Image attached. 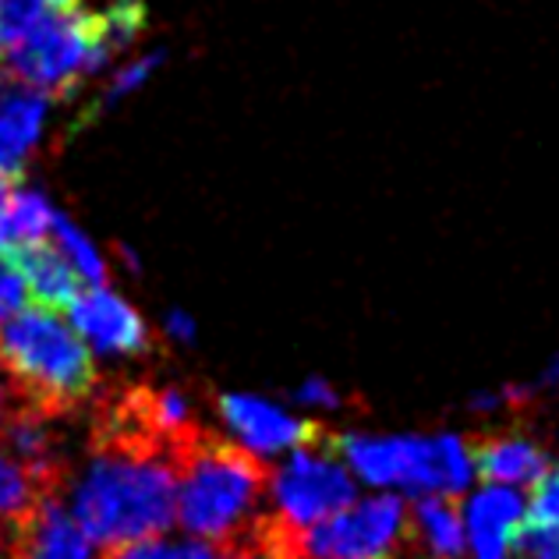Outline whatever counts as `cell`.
Listing matches in <instances>:
<instances>
[{"instance_id":"cell-1","label":"cell","mask_w":559,"mask_h":559,"mask_svg":"<svg viewBox=\"0 0 559 559\" xmlns=\"http://www.w3.org/2000/svg\"><path fill=\"white\" fill-rule=\"evenodd\" d=\"M174 518L188 535L213 549L255 532V524L270 513V464L202 425L174 453Z\"/></svg>"},{"instance_id":"cell-2","label":"cell","mask_w":559,"mask_h":559,"mask_svg":"<svg viewBox=\"0 0 559 559\" xmlns=\"http://www.w3.org/2000/svg\"><path fill=\"white\" fill-rule=\"evenodd\" d=\"M174 499H178V475L170 461L96 450L75 489V521L90 542L114 549L164 535L174 524Z\"/></svg>"},{"instance_id":"cell-3","label":"cell","mask_w":559,"mask_h":559,"mask_svg":"<svg viewBox=\"0 0 559 559\" xmlns=\"http://www.w3.org/2000/svg\"><path fill=\"white\" fill-rule=\"evenodd\" d=\"M0 365L19 404L47 418L82 407L96 390L90 347L50 308H19L0 322Z\"/></svg>"},{"instance_id":"cell-4","label":"cell","mask_w":559,"mask_h":559,"mask_svg":"<svg viewBox=\"0 0 559 559\" xmlns=\"http://www.w3.org/2000/svg\"><path fill=\"white\" fill-rule=\"evenodd\" d=\"M103 64L107 61L96 50L93 14L79 4H50L33 28H25L19 39L8 43V71L47 96H68Z\"/></svg>"},{"instance_id":"cell-5","label":"cell","mask_w":559,"mask_h":559,"mask_svg":"<svg viewBox=\"0 0 559 559\" xmlns=\"http://www.w3.org/2000/svg\"><path fill=\"white\" fill-rule=\"evenodd\" d=\"M273 513L294 532L333 518L355 503V478L341 464V436H322L319 443L290 450V461L270 481Z\"/></svg>"},{"instance_id":"cell-6","label":"cell","mask_w":559,"mask_h":559,"mask_svg":"<svg viewBox=\"0 0 559 559\" xmlns=\"http://www.w3.org/2000/svg\"><path fill=\"white\" fill-rule=\"evenodd\" d=\"M407 542V503L372 496L301 532L298 559H396Z\"/></svg>"},{"instance_id":"cell-7","label":"cell","mask_w":559,"mask_h":559,"mask_svg":"<svg viewBox=\"0 0 559 559\" xmlns=\"http://www.w3.org/2000/svg\"><path fill=\"white\" fill-rule=\"evenodd\" d=\"M347 464L372 485H401L432 496V439H341Z\"/></svg>"},{"instance_id":"cell-8","label":"cell","mask_w":559,"mask_h":559,"mask_svg":"<svg viewBox=\"0 0 559 559\" xmlns=\"http://www.w3.org/2000/svg\"><path fill=\"white\" fill-rule=\"evenodd\" d=\"M68 312L75 322V333H82L103 355H142V350H150V330H145L142 316L107 287L82 290L68 305Z\"/></svg>"},{"instance_id":"cell-9","label":"cell","mask_w":559,"mask_h":559,"mask_svg":"<svg viewBox=\"0 0 559 559\" xmlns=\"http://www.w3.org/2000/svg\"><path fill=\"white\" fill-rule=\"evenodd\" d=\"M50 96L0 68V178H22L25 159L43 131Z\"/></svg>"},{"instance_id":"cell-10","label":"cell","mask_w":559,"mask_h":559,"mask_svg":"<svg viewBox=\"0 0 559 559\" xmlns=\"http://www.w3.org/2000/svg\"><path fill=\"white\" fill-rule=\"evenodd\" d=\"M219 415L230 425L234 432L245 439V447H252L259 453H280V450H298L308 443H319L322 436H330L326 425L316 421H298L280 415L276 407L255 396H219Z\"/></svg>"},{"instance_id":"cell-11","label":"cell","mask_w":559,"mask_h":559,"mask_svg":"<svg viewBox=\"0 0 559 559\" xmlns=\"http://www.w3.org/2000/svg\"><path fill=\"white\" fill-rule=\"evenodd\" d=\"M11 559H96V549L61 499L47 496L11 542Z\"/></svg>"},{"instance_id":"cell-12","label":"cell","mask_w":559,"mask_h":559,"mask_svg":"<svg viewBox=\"0 0 559 559\" xmlns=\"http://www.w3.org/2000/svg\"><path fill=\"white\" fill-rule=\"evenodd\" d=\"M464 453L481 481L489 485H535L549 467L546 453L521 436L507 432H475L464 439Z\"/></svg>"},{"instance_id":"cell-13","label":"cell","mask_w":559,"mask_h":559,"mask_svg":"<svg viewBox=\"0 0 559 559\" xmlns=\"http://www.w3.org/2000/svg\"><path fill=\"white\" fill-rule=\"evenodd\" d=\"M524 524V499L510 485H489L467 507V535L478 559H510Z\"/></svg>"},{"instance_id":"cell-14","label":"cell","mask_w":559,"mask_h":559,"mask_svg":"<svg viewBox=\"0 0 559 559\" xmlns=\"http://www.w3.org/2000/svg\"><path fill=\"white\" fill-rule=\"evenodd\" d=\"M14 270H19L25 290L39 301V308H68L82 294V276L68 266L61 252L50 245H25L4 255Z\"/></svg>"},{"instance_id":"cell-15","label":"cell","mask_w":559,"mask_h":559,"mask_svg":"<svg viewBox=\"0 0 559 559\" xmlns=\"http://www.w3.org/2000/svg\"><path fill=\"white\" fill-rule=\"evenodd\" d=\"M407 538L421 542L429 559H461L464 556L461 496H421L407 510Z\"/></svg>"},{"instance_id":"cell-16","label":"cell","mask_w":559,"mask_h":559,"mask_svg":"<svg viewBox=\"0 0 559 559\" xmlns=\"http://www.w3.org/2000/svg\"><path fill=\"white\" fill-rule=\"evenodd\" d=\"M57 492L61 489H53V485L36 478L33 471L22 467L19 461L0 450V549L11 552V542L19 538L25 521L33 518L43 499Z\"/></svg>"},{"instance_id":"cell-17","label":"cell","mask_w":559,"mask_h":559,"mask_svg":"<svg viewBox=\"0 0 559 559\" xmlns=\"http://www.w3.org/2000/svg\"><path fill=\"white\" fill-rule=\"evenodd\" d=\"M50 219L53 210L43 191L36 188L11 191L8 202L0 205V255L14 252V248L36 245L50 230Z\"/></svg>"},{"instance_id":"cell-18","label":"cell","mask_w":559,"mask_h":559,"mask_svg":"<svg viewBox=\"0 0 559 559\" xmlns=\"http://www.w3.org/2000/svg\"><path fill=\"white\" fill-rule=\"evenodd\" d=\"M142 22H145L142 0H114L107 11L93 14L96 50L103 53V61H110L117 50H124L142 33Z\"/></svg>"},{"instance_id":"cell-19","label":"cell","mask_w":559,"mask_h":559,"mask_svg":"<svg viewBox=\"0 0 559 559\" xmlns=\"http://www.w3.org/2000/svg\"><path fill=\"white\" fill-rule=\"evenodd\" d=\"M50 234H53V241H57V252L68 259V266L75 270L82 280H90V284L103 287V280H107V266H103V259L93 248V241L85 238V234L75 224H71L64 213H53Z\"/></svg>"},{"instance_id":"cell-20","label":"cell","mask_w":559,"mask_h":559,"mask_svg":"<svg viewBox=\"0 0 559 559\" xmlns=\"http://www.w3.org/2000/svg\"><path fill=\"white\" fill-rule=\"evenodd\" d=\"M524 524L532 527L559 524V464L542 471V478L532 485V507H524Z\"/></svg>"},{"instance_id":"cell-21","label":"cell","mask_w":559,"mask_h":559,"mask_svg":"<svg viewBox=\"0 0 559 559\" xmlns=\"http://www.w3.org/2000/svg\"><path fill=\"white\" fill-rule=\"evenodd\" d=\"M50 4L47 0H0V43L19 39Z\"/></svg>"},{"instance_id":"cell-22","label":"cell","mask_w":559,"mask_h":559,"mask_svg":"<svg viewBox=\"0 0 559 559\" xmlns=\"http://www.w3.org/2000/svg\"><path fill=\"white\" fill-rule=\"evenodd\" d=\"M156 61H159V53H153V57H142V61H135L131 68H124V71H117V79L107 85V93L99 96V103H96V110H93V117L96 114H103V110H110L117 99H124L128 93H135L139 85L150 79V71L156 68Z\"/></svg>"},{"instance_id":"cell-23","label":"cell","mask_w":559,"mask_h":559,"mask_svg":"<svg viewBox=\"0 0 559 559\" xmlns=\"http://www.w3.org/2000/svg\"><path fill=\"white\" fill-rule=\"evenodd\" d=\"M25 284H22V276L19 270L11 266V262L0 255V322H4L8 316H14L19 308L25 305Z\"/></svg>"},{"instance_id":"cell-24","label":"cell","mask_w":559,"mask_h":559,"mask_svg":"<svg viewBox=\"0 0 559 559\" xmlns=\"http://www.w3.org/2000/svg\"><path fill=\"white\" fill-rule=\"evenodd\" d=\"M294 401L298 404H312V407H341V393H336L326 379H308L305 386L294 393Z\"/></svg>"},{"instance_id":"cell-25","label":"cell","mask_w":559,"mask_h":559,"mask_svg":"<svg viewBox=\"0 0 559 559\" xmlns=\"http://www.w3.org/2000/svg\"><path fill=\"white\" fill-rule=\"evenodd\" d=\"M167 333L181 336V341H191V336H195V326H191V319L185 312H170L167 316Z\"/></svg>"},{"instance_id":"cell-26","label":"cell","mask_w":559,"mask_h":559,"mask_svg":"<svg viewBox=\"0 0 559 559\" xmlns=\"http://www.w3.org/2000/svg\"><path fill=\"white\" fill-rule=\"evenodd\" d=\"M8 195H11V181H8V178H0V205L8 202Z\"/></svg>"},{"instance_id":"cell-27","label":"cell","mask_w":559,"mask_h":559,"mask_svg":"<svg viewBox=\"0 0 559 559\" xmlns=\"http://www.w3.org/2000/svg\"><path fill=\"white\" fill-rule=\"evenodd\" d=\"M47 4H53V8H68V4H79V0H47Z\"/></svg>"},{"instance_id":"cell-28","label":"cell","mask_w":559,"mask_h":559,"mask_svg":"<svg viewBox=\"0 0 559 559\" xmlns=\"http://www.w3.org/2000/svg\"><path fill=\"white\" fill-rule=\"evenodd\" d=\"M0 404H4V396H0ZM0 411H4V407H0Z\"/></svg>"}]
</instances>
